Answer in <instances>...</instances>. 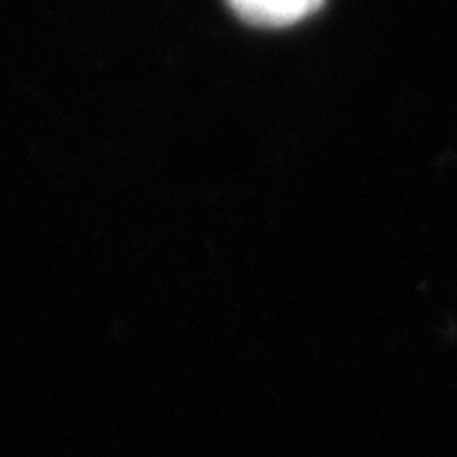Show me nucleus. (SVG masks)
I'll return each instance as SVG.
<instances>
[{
	"label": "nucleus",
	"mask_w": 457,
	"mask_h": 457,
	"mask_svg": "<svg viewBox=\"0 0 457 457\" xmlns=\"http://www.w3.org/2000/svg\"><path fill=\"white\" fill-rule=\"evenodd\" d=\"M237 16L260 29H285L315 13L323 0H227Z\"/></svg>",
	"instance_id": "1"
}]
</instances>
